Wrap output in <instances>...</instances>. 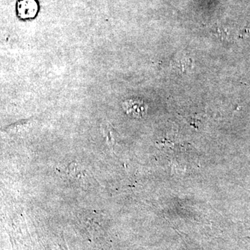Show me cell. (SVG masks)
<instances>
[{"label":"cell","instance_id":"6da1fadb","mask_svg":"<svg viewBox=\"0 0 250 250\" xmlns=\"http://www.w3.org/2000/svg\"><path fill=\"white\" fill-rule=\"evenodd\" d=\"M39 12V4L36 0H18L17 13L22 19H31Z\"/></svg>","mask_w":250,"mask_h":250}]
</instances>
